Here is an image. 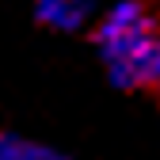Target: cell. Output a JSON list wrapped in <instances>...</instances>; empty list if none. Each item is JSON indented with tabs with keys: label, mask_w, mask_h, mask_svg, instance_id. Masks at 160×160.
<instances>
[{
	"label": "cell",
	"mask_w": 160,
	"mask_h": 160,
	"mask_svg": "<svg viewBox=\"0 0 160 160\" xmlns=\"http://www.w3.org/2000/svg\"><path fill=\"white\" fill-rule=\"evenodd\" d=\"M156 34L160 31L141 0H118L103 12V19L95 27V42L118 88L149 84V57L156 46Z\"/></svg>",
	"instance_id": "6da1fadb"
},
{
	"label": "cell",
	"mask_w": 160,
	"mask_h": 160,
	"mask_svg": "<svg viewBox=\"0 0 160 160\" xmlns=\"http://www.w3.org/2000/svg\"><path fill=\"white\" fill-rule=\"evenodd\" d=\"M95 0H34V15L57 31H80L92 19Z\"/></svg>",
	"instance_id": "7a4b0ae2"
},
{
	"label": "cell",
	"mask_w": 160,
	"mask_h": 160,
	"mask_svg": "<svg viewBox=\"0 0 160 160\" xmlns=\"http://www.w3.org/2000/svg\"><path fill=\"white\" fill-rule=\"evenodd\" d=\"M0 160H69V156L42 145V141H31V137L0 133Z\"/></svg>",
	"instance_id": "3957f363"
},
{
	"label": "cell",
	"mask_w": 160,
	"mask_h": 160,
	"mask_svg": "<svg viewBox=\"0 0 160 160\" xmlns=\"http://www.w3.org/2000/svg\"><path fill=\"white\" fill-rule=\"evenodd\" d=\"M149 84H160V34H156L152 57H149Z\"/></svg>",
	"instance_id": "277c9868"
},
{
	"label": "cell",
	"mask_w": 160,
	"mask_h": 160,
	"mask_svg": "<svg viewBox=\"0 0 160 160\" xmlns=\"http://www.w3.org/2000/svg\"><path fill=\"white\" fill-rule=\"evenodd\" d=\"M156 88H160V84H156Z\"/></svg>",
	"instance_id": "5b68a950"
}]
</instances>
